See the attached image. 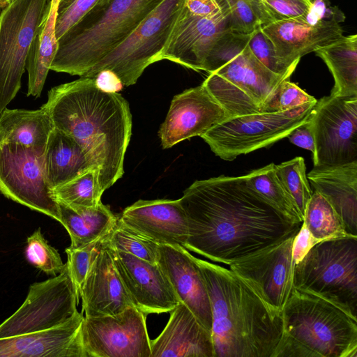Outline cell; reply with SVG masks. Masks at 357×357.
Segmentation results:
<instances>
[{"instance_id": "50", "label": "cell", "mask_w": 357, "mask_h": 357, "mask_svg": "<svg viewBox=\"0 0 357 357\" xmlns=\"http://www.w3.org/2000/svg\"><path fill=\"white\" fill-rule=\"evenodd\" d=\"M310 1H312V0H310Z\"/></svg>"}, {"instance_id": "38", "label": "cell", "mask_w": 357, "mask_h": 357, "mask_svg": "<svg viewBox=\"0 0 357 357\" xmlns=\"http://www.w3.org/2000/svg\"><path fill=\"white\" fill-rule=\"evenodd\" d=\"M250 34L227 31L215 43L208 55L202 70L211 73L219 69L231 56L247 46Z\"/></svg>"}, {"instance_id": "5", "label": "cell", "mask_w": 357, "mask_h": 357, "mask_svg": "<svg viewBox=\"0 0 357 357\" xmlns=\"http://www.w3.org/2000/svg\"><path fill=\"white\" fill-rule=\"evenodd\" d=\"M282 314L273 357H357V319L340 307L294 289Z\"/></svg>"}, {"instance_id": "20", "label": "cell", "mask_w": 357, "mask_h": 357, "mask_svg": "<svg viewBox=\"0 0 357 357\" xmlns=\"http://www.w3.org/2000/svg\"><path fill=\"white\" fill-rule=\"evenodd\" d=\"M274 45L278 57L288 66H297L304 55L314 52L343 36L334 21L307 22L303 15L272 22L261 26Z\"/></svg>"}, {"instance_id": "31", "label": "cell", "mask_w": 357, "mask_h": 357, "mask_svg": "<svg viewBox=\"0 0 357 357\" xmlns=\"http://www.w3.org/2000/svg\"><path fill=\"white\" fill-rule=\"evenodd\" d=\"M247 185L285 216L298 222L303 219L281 182L274 163L243 175Z\"/></svg>"}, {"instance_id": "33", "label": "cell", "mask_w": 357, "mask_h": 357, "mask_svg": "<svg viewBox=\"0 0 357 357\" xmlns=\"http://www.w3.org/2000/svg\"><path fill=\"white\" fill-rule=\"evenodd\" d=\"M228 20L230 31L250 34L257 28L275 21L261 0H215Z\"/></svg>"}, {"instance_id": "42", "label": "cell", "mask_w": 357, "mask_h": 357, "mask_svg": "<svg viewBox=\"0 0 357 357\" xmlns=\"http://www.w3.org/2000/svg\"><path fill=\"white\" fill-rule=\"evenodd\" d=\"M103 0H59L55 33L57 40L90 10Z\"/></svg>"}, {"instance_id": "25", "label": "cell", "mask_w": 357, "mask_h": 357, "mask_svg": "<svg viewBox=\"0 0 357 357\" xmlns=\"http://www.w3.org/2000/svg\"><path fill=\"white\" fill-rule=\"evenodd\" d=\"M307 177L314 190L331 204L347 234L357 236V161L316 166Z\"/></svg>"}, {"instance_id": "44", "label": "cell", "mask_w": 357, "mask_h": 357, "mask_svg": "<svg viewBox=\"0 0 357 357\" xmlns=\"http://www.w3.org/2000/svg\"><path fill=\"white\" fill-rule=\"evenodd\" d=\"M312 7L303 17L310 23L319 21H334L337 23L345 20L344 14L337 6H332L329 0H312Z\"/></svg>"}, {"instance_id": "24", "label": "cell", "mask_w": 357, "mask_h": 357, "mask_svg": "<svg viewBox=\"0 0 357 357\" xmlns=\"http://www.w3.org/2000/svg\"><path fill=\"white\" fill-rule=\"evenodd\" d=\"M161 333L151 340V357H214L211 333L180 302Z\"/></svg>"}, {"instance_id": "6", "label": "cell", "mask_w": 357, "mask_h": 357, "mask_svg": "<svg viewBox=\"0 0 357 357\" xmlns=\"http://www.w3.org/2000/svg\"><path fill=\"white\" fill-rule=\"evenodd\" d=\"M295 289L357 316V236L321 241L294 266Z\"/></svg>"}, {"instance_id": "9", "label": "cell", "mask_w": 357, "mask_h": 357, "mask_svg": "<svg viewBox=\"0 0 357 357\" xmlns=\"http://www.w3.org/2000/svg\"><path fill=\"white\" fill-rule=\"evenodd\" d=\"M289 75L268 69L245 47L202 83L225 111L227 119L261 112L280 84Z\"/></svg>"}, {"instance_id": "46", "label": "cell", "mask_w": 357, "mask_h": 357, "mask_svg": "<svg viewBox=\"0 0 357 357\" xmlns=\"http://www.w3.org/2000/svg\"><path fill=\"white\" fill-rule=\"evenodd\" d=\"M287 137L296 146L310 151L312 153L314 152V137L306 123L294 130Z\"/></svg>"}, {"instance_id": "2", "label": "cell", "mask_w": 357, "mask_h": 357, "mask_svg": "<svg viewBox=\"0 0 357 357\" xmlns=\"http://www.w3.org/2000/svg\"><path fill=\"white\" fill-rule=\"evenodd\" d=\"M43 105L54 127L72 136L98 168L103 192L122 177L132 116L120 93L105 91L93 79L81 77L52 88Z\"/></svg>"}, {"instance_id": "43", "label": "cell", "mask_w": 357, "mask_h": 357, "mask_svg": "<svg viewBox=\"0 0 357 357\" xmlns=\"http://www.w3.org/2000/svg\"><path fill=\"white\" fill-rule=\"evenodd\" d=\"M276 20L293 18L308 13L312 7L310 0H261Z\"/></svg>"}, {"instance_id": "37", "label": "cell", "mask_w": 357, "mask_h": 357, "mask_svg": "<svg viewBox=\"0 0 357 357\" xmlns=\"http://www.w3.org/2000/svg\"><path fill=\"white\" fill-rule=\"evenodd\" d=\"M24 255L29 264L47 275H56L65 264L57 250L44 238L40 227L27 238Z\"/></svg>"}, {"instance_id": "12", "label": "cell", "mask_w": 357, "mask_h": 357, "mask_svg": "<svg viewBox=\"0 0 357 357\" xmlns=\"http://www.w3.org/2000/svg\"><path fill=\"white\" fill-rule=\"evenodd\" d=\"M306 125L314 140V167L357 161V95L322 97Z\"/></svg>"}, {"instance_id": "48", "label": "cell", "mask_w": 357, "mask_h": 357, "mask_svg": "<svg viewBox=\"0 0 357 357\" xmlns=\"http://www.w3.org/2000/svg\"><path fill=\"white\" fill-rule=\"evenodd\" d=\"M185 6L197 15H209L220 9L215 0H185Z\"/></svg>"}, {"instance_id": "7", "label": "cell", "mask_w": 357, "mask_h": 357, "mask_svg": "<svg viewBox=\"0 0 357 357\" xmlns=\"http://www.w3.org/2000/svg\"><path fill=\"white\" fill-rule=\"evenodd\" d=\"M185 1L164 0L122 43L82 77L93 79L100 71L109 70L123 86L135 84L149 66L162 60V54Z\"/></svg>"}, {"instance_id": "27", "label": "cell", "mask_w": 357, "mask_h": 357, "mask_svg": "<svg viewBox=\"0 0 357 357\" xmlns=\"http://www.w3.org/2000/svg\"><path fill=\"white\" fill-rule=\"evenodd\" d=\"M54 128L43 105L36 110L5 108L0 113V139L20 144L39 154L45 153Z\"/></svg>"}, {"instance_id": "18", "label": "cell", "mask_w": 357, "mask_h": 357, "mask_svg": "<svg viewBox=\"0 0 357 357\" xmlns=\"http://www.w3.org/2000/svg\"><path fill=\"white\" fill-rule=\"evenodd\" d=\"M227 119L221 105L202 84L175 96L158 132L163 149L201 136Z\"/></svg>"}, {"instance_id": "28", "label": "cell", "mask_w": 357, "mask_h": 357, "mask_svg": "<svg viewBox=\"0 0 357 357\" xmlns=\"http://www.w3.org/2000/svg\"><path fill=\"white\" fill-rule=\"evenodd\" d=\"M59 1L51 0L29 52L26 66L28 72V96L40 97L58 49L55 24Z\"/></svg>"}, {"instance_id": "22", "label": "cell", "mask_w": 357, "mask_h": 357, "mask_svg": "<svg viewBox=\"0 0 357 357\" xmlns=\"http://www.w3.org/2000/svg\"><path fill=\"white\" fill-rule=\"evenodd\" d=\"M84 318L77 311L54 328L0 338V357H86L82 339Z\"/></svg>"}, {"instance_id": "47", "label": "cell", "mask_w": 357, "mask_h": 357, "mask_svg": "<svg viewBox=\"0 0 357 357\" xmlns=\"http://www.w3.org/2000/svg\"><path fill=\"white\" fill-rule=\"evenodd\" d=\"M93 79L99 89L107 92H117L123 86L117 75L109 70L100 71Z\"/></svg>"}, {"instance_id": "29", "label": "cell", "mask_w": 357, "mask_h": 357, "mask_svg": "<svg viewBox=\"0 0 357 357\" xmlns=\"http://www.w3.org/2000/svg\"><path fill=\"white\" fill-rule=\"evenodd\" d=\"M59 205L61 224L68 232L70 248H78L102 238L109 233L118 220L109 208L101 201L93 207L73 209L56 201Z\"/></svg>"}, {"instance_id": "13", "label": "cell", "mask_w": 357, "mask_h": 357, "mask_svg": "<svg viewBox=\"0 0 357 357\" xmlns=\"http://www.w3.org/2000/svg\"><path fill=\"white\" fill-rule=\"evenodd\" d=\"M0 192L61 222L59 205L46 178L44 154L0 139Z\"/></svg>"}, {"instance_id": "21", "label": "cell", "mask_w": 357, "mask_h": 357, "mask_svg": "<svg viewBox=\"0 0 357 357\" xmlns=\"http://www.w3.org/2000/svg\"><path fill=\"white\" fill-rule=\"evenodd\" d=\"M118 218L159 244L185 248L188 222L179 199H140L126 207Z\"/></svg>"}, {"instance_id": "36", "label": "cell", "mask_w": 357, "mask_h": 357, "mask_svg": "<svg viewBox=\"0 0 357 357\" xmlns=\"http://www.w3.org/2000/svg\"><path fill=\"white\" fill-rule=\"evenodd\" d=\"M275 166L281 182L303 220L307 204L313 192L307 177L303 158L295 157Z\"/></svg>"}, {"instance_id": "16", "label": "cell", "mask_w": 357, "mask_h": 357, "mask_svg": "<svg viewBox=\"0 0 357 357\" xmlns=\"http://www.w3.org/2000/svg\"><path fill=\"white\" fill-rule=\"evenodd\" d=\"M230 29L224 10L197 15L184 6L162 54L166 59L196 71L204 63L217 40Z\"/></svg>"}, {"instance_id": "4", "label": "cell", "mask_w": 357, "mask_h": 357, "mask_svg": "<svg viewBox=\"0 0 357 357\" xmlns=\"http://www.w3.org/2000/svg\"><path fill=\"white\" fill-rule=\"evenodd\" d=\"M164 0H103L59 40L50 70L82 77Z\"/></svg>"}, {"instance_id": "1", "label": "cell", "mask_w": 357, "mask_h": 357, "mask_svg": "<svg viewBox=\"0 0 357 357\" xmlns=\"http://www.w3.org/2000/svg\"><path fill=\"white\" fill-rule=\"evenodd\" d=\"M179 201L188 222L185 248L228 266L296 235L302 224L249 188L244 176L196 181Z\"/></svg>"}, {"instance_id": "23", "label": "cell", "mask_w": 357, "mask_h": 357, "mask_svg": "<svg viewBox=\"0 0 357 357\" xmlns=\"http://www.w3.org/2000/svg\"><path fill=\"white\" fill-rule=\"evenodd\" d=\"M106 238V237H105ZM85 317L116 315L135 306L104 240L79 290Z\"/></svg>"}, {"instance_id": "32", "label": "cell", "mask_w": 357, "mask_h": 357, "mask_svg": "<svg viewBox=\"0 0 357 357\" xmlns=\"http://www.w3.org/2000/svg\"><path fill=\"white\" fill-rule=\"evenodd\" d=\"M303 222L319 241L350 236L329 202L315 190L307 204Z\"/></svg>"}, {"instance_id": "10", "label": "cell", "mask_w": 357, "mask_h": 357, "mask_svg": "<svg viewBox=\"0 0 357 357\" xmlns=\"http://www.w3.org/2000/svg\"><path fill=\"white\" fill-rule=\"evenodd\" d=\"M51 0H13L0 13V113L21 87L31 43Z\"/></svg>"}, {"instance_id": "41", "label": "cell", "mask_w": 357, "mask_h": 357, "mask_svg": "<svg viewBox=\"0 0 357 357\" xmlns=\"http://www.w3.org/2000/svg\"><path fill=\"white\" fill-rule=\"evenodd\" d=\"M317 101L314 97L303 91L297 84L286 79L280 84L269 100L264 105L261 112L286 111Z\"/></svg>"}, {"instance_id": "14", "label": "cell", "mask_w": 357, "mask_h": 357, "mask_svg": "<svg viewBox=\"0 0 357 357\" xmlns=\"http://www.w3.org/2000/svg\"><path fill=\"white\" fill-rule=\"evenodd\" d=\"M146 316L130 306L116 315L84 317L82 339L86 357H151Z\"/></svg>"}, {"instance_id": "11", "label": "cell", "mask_w": 357, "mask_h": 357, "mask_svg": "<svg viewBox=\"0 0 357 357\" xmlns=\"http://www.w3.org/2000/svg\"><path fill=\"white\" fill-rule=\"evenodd\" d=\"M79 294L66 263L58 275L33 283L22 305L0 324V338L47 330L77 312Z\"/></svg>"}, {"instance_id": "49", "label": "cell", "mask_w": 357, "mask_h": 357, "mask_svg": "<svg viewBox=\"0 0 357 357\" xmlns=\"http://www.w3.org/2000/svg\"><path fill=\"white\" fill-rule=\"evenodd\" d=\"M13 0H0V8H5Z\"/></svg>"}, {"instance_id": "35", "label": "cell", "mask_w": 357, "mask_h": 357, "mask_svg": "<svg viewBox=\"0 0 357 357\" xmlns=\"http://www.w3.org/2000/svg\"><path fill=\"white\" fill-rule=\"evenodd\" d=\"M105 243L112 249L129 253L151 263H158L160 244L128 227L119 218L107 235Z\"/></svg>"}, {"instance_id": "17", "label": "cell", "mask_w": 357, "mask_h": 357, "mask_svg": "<svg viewBox=\"0 0 357 357\" xmlns=\"http://www.w3.org/2000/svg\"><path fill=\"white\" fill-rule=\"evenodd\" d=\"M107 247L135 307L148 315L170 312L180 303L158 263Z\"/></svg>"}, {"instance_id": "45", "label": "cell", "mask_w": 357, "mask_h": 357, "mask_svg": "<svg viewBox=\"0 0 357 357\" xmlns=\"http://www.w3.org/2000/svg\"><path fill=\"white\" fill-rule=\"evenodd\" d=\"M320 242L313 237L305 225L302 222L301 228L296 234L291 248L294 264H298L317 243Z\"/></svg>"}, {"instance_id": "26", "label": "cell", "mask_w": 357, "mask_h": 357, "mask_svg": "<svg viewBox=\"0 0 357 357\" xmlns=\"http://www.w3.org/2000/svg\"><path fill=\"white\" fill-rule=\"evenodd\" d=\"M44 166L52 190L88 170L98 169L72 136L56 128H53L45 149Z\"/></svg>"}, {"instance_id": "34", "label": "cell", "mask_w": 357, "mask_h": 357, "mask_svg": "<svg viewBox=\"0 0 357 357\" xmlns=\"http://www.w3.org/2000/svg\"><path fill=\"white\" fill-rule=\"evenodd\" d=\"M99 170L92 169L52 190L56 201L73 209L96 206L104 192L99 183Z\"/></svg>"}, {"instance_id": "15", "label": "cell", "mask_w": 357, "mask_h": 357, "mask_svg": "<svg viewBox=\"0 0 357 357\" xmlns=\"http://www.w3.org/2000/svg\"><path fill=\"white\" fill-rule=\"evenodd\" d=\"M295 235L229 265L273 310H282L294 289L291 248Z\"/></svg>"}, {"instance_id": "8", "label": "cell", "mask_w": 357, "mask_h": 357, "mask_svg": "<svg viewBox=\"0 0 357 357\" xmlns=\"http://www.w3.org/2000/svg\"><path fill=\"white\" fill-rule=\"evenodd\" d=\"M317 102L275 112H259L228 118L200 137L221 159L238 156L269 146L287 137L307 122Z\"/></svg>"}, {"instance_id": "40", "label": "cell", "mask_w": 357, "mask_h": 357, "mask_svg": "<svg viewBox=\"0 0 357 357\" xmlns=\"http://www.w3.org/2000/svg\"><path fill=\"white\" fill-rule=\"evenodd\" d=\"M248 46L254 56L274 73L291 76L296 68V66H288L278 57L273 44L262 31L261 26L250 33Z\"/></svg>"}, {"instance_id": "39", "label": "cell", "mask_w": 357, "mask_h": 357, "mask_svg": "<svg viewBox=\"0 0 357 357\" xmlns=\"http://www.w3.org/2000/svg\"><path fill=\"white\" fill-rule=\"evenodd\" d=\"M107 235L83 247L73 248L69 246L65 250L68 256L66 264L68 271L79 294L90 267L101 249Z\"/></svg>"}, {"instance_id": "19", "label": "cell", "mask_w": 357, "mask_h": 357, "mask_svg": "<svg viewBox=\"0 0 357 357\" xmlns=\"http://www.w3.org/2000/svg\"><path fill=\"white\" fill-rule=\"evenodd\" d=\"M195 257L180 245L160 244L158 264L180 302L211 333L212 312L207 288Z\"/></svg>"}, {"instance_id": "3", "label": "cell", "mask_w": 357, "mask_h": 357, "mask_svg": "<svg viewBox=\"0 0 357 357\" xmlns=\"http://www.w3.org/2000/svg\"><path fill=\"white\" fill-rule=\"evenodd\" d=\"M195 259L210 299L214 357H273L283 333L282 312L229 268Z\"/></svg>"}, {"instance_id": "30", "label": "cell", "mask_w": 357, "mask_h": 357, "mask_svg": "<svg viewBox=\"0 0 357 357\" xmlns=\"http://www.w3.org/2000/svg\"><path fill=\"white\" fill-rule=\"evenodd\" d=\"M331 71L334 86L331 96L357 95V35L342 36L314 51Z\"/></svg>"}]
</instances>
